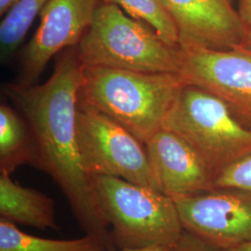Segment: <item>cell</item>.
Listing matches in <instances>:
<instances>
[{"label":"cell","instance_id":"6da1fadb","mask_svg":"<svg viewBox=\"0 0 251 251\" xmlns=\"http://www.w3.org/2000/svg\"><path fill=\"white\" fill-rule=\"evenodd\" d=\"M83 64L75 49L60 57L42 84H9L5 92L21 111L36 143L35 167L45 171L62 190L82 230L116 251L110 225L81 161L76 113Z\"/></svg>","mask_w":251,"mask_h":251},{"label":"cell","instance_id":"7a4b0ae2","mask_svg":"<svg viewBox=\"0 0 251 251\" xmlns=\"http://www.w3.org/2000/svg\"><path fill=\"white\" fill-rule=\"evenodd\" d=\"M185 85L179 74L83 65L78 104L114 119L146 144Z\"/></svg>","mask_w":251,"mask_h":251},{"label":"cell","instance_id":"3957f363","mask_svg":"<svg viewBox=\"0 0 251 251\" xmlns=\"http://www.w3.org/2000/svg\"><path fill=\"white\" fill-rule=\"evenodd\" d=\"M118 251L174 247L184 229L172 198L111 176H91Z\"/></svg>","mask_w":251,"mask_h":251},{"label":"cell","instance_id":"277c9868","mask_svg":"<svg viewBox=\"0 0 251 251\" xmlns=\"http://www.w3.org/2000/svg\"><path fill=\"white\" fill-rule=\"evenodd\" d=\"M75 50L86 66L174 74L181 66L179 48L168 45L152 27L117 5L102 2Z\"/></svg>","mask_w":251,"mask_h":251},{"label":"cell","instance_id":"5b68a950","mask_svg":"<svg viewBox=\"0 0 251 251\" xmlns=\"http://www.w3.org/2000/svg\"><path fill=\"white\" fill-rule=\"evenodd\" d=\"M162 128L188 143L216 175L251 154V127L222 100L197 86L181 88Z\"/></svg>","mask_w":251,"mask_h":251},{"label":"cell","instance_id":"8992f818","mask_svg":"<svg viewBox=\"0 0 251 251\" xmlns=\"http://www.w3.org/2000/svg\"><path fill=\"white\" fill-rule=\"evenodd\" d=\"M76 139L81 161L90 177H116L161 192L145 144L114 119L78 104Z\"/></svg>","mask_w":251,"mask_h":251},{"label":"cell","instance_id":"52a82bcc","mask_svg":"<svg viewBox=\"0 0 251 251\" xmlns=\"http://www.w3.org/2000/svg\"><path fill=\"white\" fill-rule=\"evenodd\" d=\"M179 75L222 100L237 118L251 124V50L243 46L216 50L179 45Z\"/></svg>","mask_w":251,"mask_h":251},{"label":"cell","instance_id":"ba28073f","mask_svg":"<svg viewBox=\"0 0 251 251\" xmlns=\"http://www.w3.org/2000/svg\"><path fill=\"white\" fill-rule=\"evenodd\" d=\"M183 229L225 251L251 241V193L215 189L173 199Z\"/></svg>","mask_w":251,"mask_h":251},{"label":"cell","instance_id":"9c48e42d","mask_svg":"<svg viewBox=\"0 0 251 251\" xmlns=\"http://www.w3.org/2000/svg\"><path fill=\"white\" fill-rule=\"evenodd\" d=\"M100 3V0H49L39 13L40 25L35 36L23 50L17 84H36L55 54L76 47Z\"/></svg>","mask_w":251,"mask_h":251},{"label":"cell","instance_id":"30bf717a","mask_svg":"<svg viewBox=\"0 0 251 251\" xmlns=\"http://www.w3.org/2000/svg\"><path fill=\"white\" fill-rule=\"evenodd\" d=\"M152 173L172 199L215 190V172L179 135L161 128L145 144Z\"/></svg>","mask_w":251,"mask_h":251},{"label":"cell","instance_id":"8fae6325","mask_svg":"<svg viewBox=\"0 0 251 251\" xmlns=\"http://www.w3.org/2000/svg\"><path fill=\"white\" fill-rule=\"evenodd\" d=\"M178 28L179 45L242 46V23L230 0H159Z\"/></svg>","mask_w":251,"mask_h":251},{"label":"cell","instance_id":"7c38bea8","mask_svg":"<svg viewBox=\"0 0 251 251\" xmlns=\"http://www.w3.org/2000/svg\"><path fill=\"white\" fill-rule=\"evenodd\" d=\"M0 216L12 224L40 230H59L53 199L37 190L21 185L4 172L0 174Z\"/></svg>","mask_w":251,"mask_h":251},{"label":"cell","instance_id":"4fadbf2b","mask_svg":"<svg viewBox=\"0 0 251 251\" xmlns=\"http://www.w3.org/2000/svg\"><path fill=\"white\" fill-rule=\"evenodd\" d=\"M36 143L25 118L12 108L0 106V171L11 174L24 164H36Z\"/></svg>","mask_w":251,"mask_h":251},{"label":"cell","instance_id":"5bb4252c","mask_svg":"<svg viewBox=\"0 0 251 251\" xmlns=\"http://www.w3.org/2000/svg\"><path fill=\"white\" fill-rule=\"evenodd\" d=\"M0 251H109L100 239L86 234L72 240L47 239L24 233L14 224L0 220Z\"/></svg>","mask_w":251,"mask_h":251},{"label":"cell","instance_id":"9a60e30c","mask_svg":"<svg viewBox=\"0 0 251 251\" xmlns=\"http://www.w3.org/2000/svg\"><path fill=\"white\" fill-rule=\"evenodd\" d=\"M49 0H19L0 25V56L6 63L23 42L34 20Z\"/></svg>","mask_w":251,"mask_h":251},{"label":"cell","instance_id":"2e32d148","mask_svg":"<svg viewBox=\"0 0 251 251\" xmlns=\"http://www.w3.org/2000/svg\"><path fill=\"white\" fill-rule=\"evenodd\" d=\"M115 4L132 18L152 27L162 39L173 48H179V35L175 23L159 0H100Z\"/></svg>","mask_w":251,"mask_h":251},{"label":"cell","instance_id":"e0dca14e","mask_svg":"<svg viewBox=\"0 0 251 251\" xmlns=\"http://www.w3.org/2000/svg\"><path fill=\"white\" fill-rule=\"evenodd\" d=\"M216 189H240L251 193V154L219 172Z\"/></svg>","mask_w":251,"mask_h":251},{"label":"cell","instance_id":"ac0fdd59","mask_svg":"<svg viewBox=\"0 0 251 251\" xmlns=\"http://www.w3.org/2000/svg\"><path fill=\"white\" fill-rule=\"evenodd\" d=\"M172 251H223L215 247L204 242L194 234L184 230L179 242Z\"/></svg>","mask_w":251,"mask_h":251},{"label":"cell","instance_id":"d6986e66","mask_svg":"<svg viewBox=\"0 0 251 251\" xmlns=\"http://www.w3.org/2000/svg\"><path fill=\"white\" fill-rule=\"evenodd\" d=\"M238 14L242 23V46L251 50V0H238Z\"/></svg>","mask_w":251,"mask_h":251},{"label":"cell","instance_id":"ffe728a7","mask_svg":"<svg viewBox=\"0 0 251 251\" xmlns=\"http://www.w3.org/2000/svg\"><path fill=\"white\" fill-rule=\"evenodd\" d=\"M19 0H0V15H6V13L11 9Z\"/></svg>","mask_w":251,"mask_h":251},{"label":"cell","instance_id":"44dd1931","mask_svg":"<svg viewBox=\"0 0 251 251\" xmlns=\"http://www.w3.org/2000/svg\"><path fill=\"white\" fill-rule=\"evenodd\" d=\"M175 247V246H174ZM174 247H152L144 250H136V251H172Z\"/></svg>","mask_w":251,"mask_h":251},{"label":"cell","instance_id":"7402d4cb","mask_svg":"<svg viewBox=\"0 0 251 251\" xmlns=\"http://www.w3.org/2000/svg\"><path fill=\"white\" fill-rule=\"evenodd\" d=\"M225 251H251V241L245 243V244L240 245L238 247H235V248Z\"/></svg>","mask_w":251,"mask_h":251}]
</instances>
